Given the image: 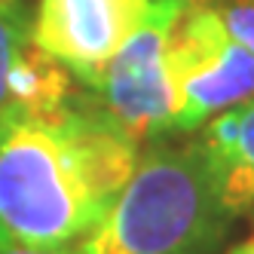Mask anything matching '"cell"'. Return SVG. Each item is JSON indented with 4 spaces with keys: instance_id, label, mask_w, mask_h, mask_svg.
<instances>
[{
    "instance_id": "obj_9",
    "label": "cell",
    "mask_w": 254,
    "mask_h": 254,
    "mask_svg": "<svg viewBox=\"0 0 254 254\" xmlns=\"http://www.w3.org/2000/svg\"><path fill=\"white\" fill-rule=\"evenodd\" d=\"M0 254H86V239L64 245V248H28V245H15V242L0 239Z\"/></svg>"
},
{
    "instance_id": "obj_8",
    "label": "cell",
    "mask_w": 254,
    "mask_h": 254,
    "mask_svg": "<svg viewBox=\"0 0 254 254\" xmlns=\"http://www.w3.org/2000/svg\"><path fill=\"white\" fill-rule=\"evenodd\" d=\"M227 31L254 56V0H211Z\"/></svg>"
},
{
    "instance_id": "obj_7",
    "label": "cell",
    "mask_w": 254,
    "mask_h": 254,
    "mask_svg": "<svg viewBox=\"0 0 254 254\" xmlns=\"http://www.w3.org/2000/svg\"><path fill=\"white\" fill-rule=\"evenodd\" d=\"M31 46V15L28 9L3 12L0 9V111L9 107V80L19 59Z\"/></svg>"
},
{
    "instance_id": "obj_4",
    "label": "cell",
    "mask_w": 254,
    "mask_h": 254,
    "mask_svg": "<svg viewBox=\"0 0 254 254\" xmlns=\"http://www.w3.org/2000/svg\"><path fill=\"white\" fill-rule=\"evenodd\" d=\"M190 0H150L144 22L107 64L98 104L138 144L175 135L178 95L169 74V31Z\"/></svg>"
},
{
    "instance_id": "obj_10",
    "label": "cell",
    "mask_w": 254,
    "mask_h": 254,
    "mask_svg": "<svg viewBox=\"0 0 254 254\" xmlns=\"http://www.w3.org/2000/svg\"><path fill=\"white\" fill-rule=\"evenodd\" d=\"M0 9L3 12H19V9H25V0H0Z\"/></svg>"
},
{
    "instance_id": "obj_6",
    "label": "cell",
    "mask_w": 254,
    "mask_h": 254,
    "mask_svg": "<svg viewBox=\"0 0 254 254\" xmlns=\"http://www.w3.org/2000/svg\"><path fill=\"white\" fill-rule=\"evenodd\" d=\"M196 144L224 208L233 217L254 208V98L211 117L199 129Z\"/></svg>"
},
{
    "instance_id": "obj_1",
    "label": "cell",
    "mask_w": 254,
    "mask_h": 254,
    "mask_svg": "<svg viewBox=\"0 0 254 254\" xmlns=\"http://www.w3.org/2000/svg\"><path fill=\"white\" fill-rule=\"evenodd\" d=\"M141 144L98 101L52 114L0 111V239L28 248L83 242L138 169Z\"/></svg>"
},
{
    "instance_id": "obj_2",
    "label": "cell",
    "mask_w": 254,
    "mask_h": 254,
    "mask_svg": "<svg viewBox=\"0 0 254 254\" xmlns=\"http://www.w3.org/2000/svg\"><path fill=\"white\" fill-rule=\"evenodd\" d=\"M233 221L199 144H156L86 236V254H214Z\"/></svg>"
},
{
    "instance_id": "obj_3",
    "label": "cell",
    "mask_w": 254,
    "mask_h": 254,
    "mask_svg": "<svg viewBox=\"0 0 254 254\" xmlns=\"http://www.w3.org/2000/svg\"><path fill=\"white\" fill-rule=\"evenodd\" d=\"M166 59L178 95L175 132H196L254 98V56L227 31L211 0H190L178 15Z\"/></svg>"
},
{
    "instance_id": "obj_11",
    "label": "cell",
    "mask_w": 254,
    "mask_h": 254,
    "mask_svg": "<svg viewBox=\"0 0 254 254\" xmlns=\"http://www.w3.org/2000/svg\"><path fill=\"white\" fill-rule=\"evenodd\" d=\"M227 254H254V239H248V242H239V245H233Z\"/></svg>"
},
{
    "instance_id": "obj_5",
    "label": "cell",
    "mask_w": 254,
    "mask_h": 254,
    "mask_svg": "<svg viewBox=\"0 0 254 254\" xmlns=\"http://www.w3.org/2000/svg\"><path fill=\"white\" fill-rule=\"evenodd\" d=\"M147 9L150 0H37L31 43L95 92Z\"/></svg>"
}]
</instances>
